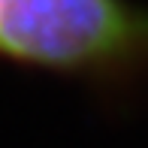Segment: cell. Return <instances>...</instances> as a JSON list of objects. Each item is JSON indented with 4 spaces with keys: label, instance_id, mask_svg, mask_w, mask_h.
<instances>
[{
    "label": "cell",
    "instance_id": "obj_1",
    "mask_svg": "<svg viewBox=\"0 0 148 148\" xmlns=\"http://www.w3.org/2000/svg\"><path fill=\"white\" fill-rule=\"evenodd\" d=\"M0 58L100 85L148 76V6L133 0H0Z\"/></svg>",
    "mask_w": 148,
    "mask_h": 148
}]
</instances>
